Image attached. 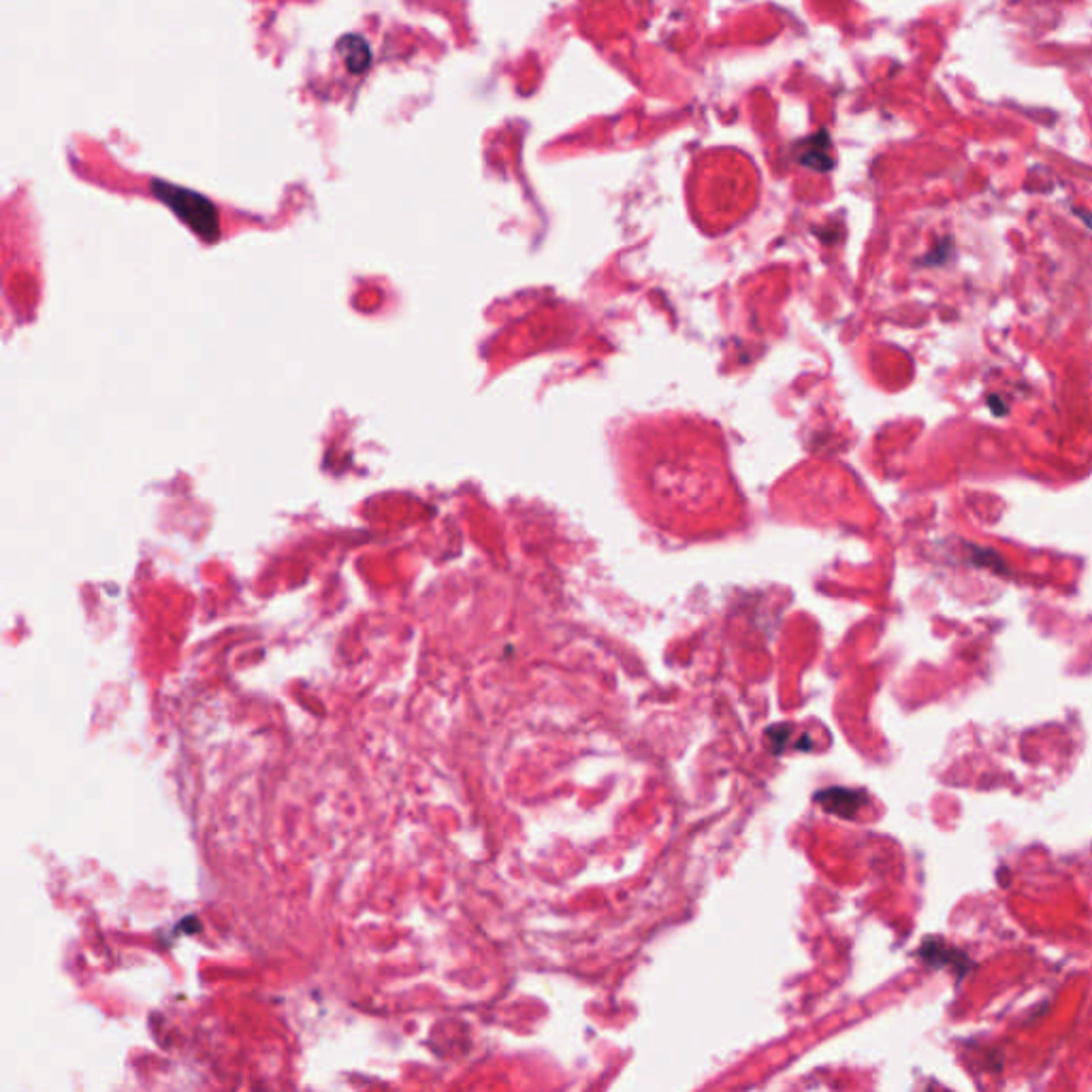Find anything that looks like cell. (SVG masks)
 <instances>
[{
  "instance_id": "cell-1",
  "label": "cell",
  "mask_w": 1092,
  "mask_h": 1092,
  "mask_svg": "<svg viewBox=\"0 0 1092 1092\" xmlns=\"http://www.w3.org/2000/svg\"><path fill=\"white\" fill-rule=\"evenodd\" d=\"M152 193L157 195L169 210H173L184 225H188L198 238L205 241H216L220 238L218 212L212 201L193 190L173 186L167 182H152Z\"/></svg>"
},
{
  "instance_id": "cell-2",
  "label": "cell",
  "mask_w": 1092,
  "mask_h": 1092,
  "mask_svg": "<svg viewBox=\"0 0 1092 1092\" xmlns=\"http://www.w3.org/2000/svg\"><path fill=\"white\" fill-rule=\"evenodd\" d=\"M817 802L828 811V813L840 815L845 819L855 817V813L867 802V794L860 789H845V787H830L817 794Z\"/></svg>"
},
{
  "instance_id": "cell-3",
  "label": "cell",
  "mask_w": 1092,
  "mask_h": 1092,
  "mask_svg": "<svg viewBox=\"0 0 1092 1092\" xmlns=\"http://www.w3.org/2000/svg\"><path fill=\"white\" fill-rule=\"evenodd\" d=\"M920 958L924 962H928L931 966H939V969H954L958 973H966L971 966L969 958H964V954H961L956 948H949L946 946L943 941H926L924 946L920 948Z\"/></svg>"
}]
</instances>
